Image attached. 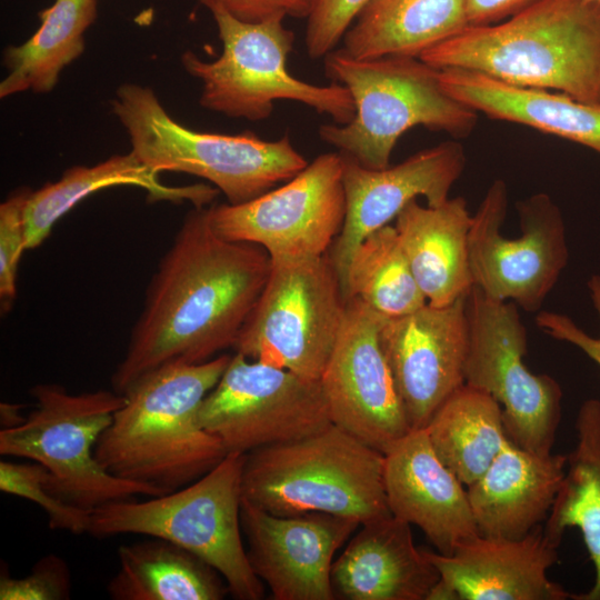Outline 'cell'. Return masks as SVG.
<instances>
[{
  "label": "cell",
  "instance_id": "cell-1",
  "mask_svg": "<svg viewBox=\"0 0 600 600\" xmlns=\"http://www.w3.org/2000/svg\"><path fill=\"white\" fill-rule=\"evenodd\" d=\"M270 271L266 249L219 236L209 208L190 210L148 284L113 390L124 394L159 368L202 363L233 349Z\"/></svg>",
  "mask_w": 600,
  "mask_h": 600
},
{
  "label": "cell",
  "instance_id": "cell-2",
  "mask_svg": "<svg viewBox=\"0 0 600 600\" xmlns=\"http://www.w3.org/2000/svg\"><path fill=\"white\" fill-rule=\"evenodd\" d=\"M231 357L219 354L202 363L169 364L137 380L96 444L97 461L118 478L152 486L163 493L209 472L228 451L201 427L199 409Z\"/></svg>",
  "mask_w": 600,
  "mask_h": 600
},
{
  "label": "cell",
  "instance_id": "cell-3",
  "mask_svg": "<svg viewBox=\"0 0 600 600\" xmlns=\"http://www.w3.org/2000/svg\"><path fill=\"white\" fill-rule=\"evenodd\" d=\"M423 62L600 104V3L537 0L504 22L468 27L424 51Z\"/></svg>",
  "mask_w": 600,
  "mask_h": 600
},
{
  "label": "cell",
  "instance_id": "cell-4",
  "mask_svg": "<svg viewBox=\"0 0 600 600\" xmlns=\"http://www.w3.org/2000/svg\"><path fill=\"white\" fill-rule=\"evenodd\" d=\"M323 64L326 76L350 91L356 112L348 123L320 126L318 134L362 167H389L397 141L416 126L466 138L477 124V111L448 94L440 70L420 58L356 59L338 49Z\"/></svg>",
  "mask_w": 600,
  "mask_h": 600
},
{
  "label": "cell",
  "instance_id": "cell-5",
  "mask_svg": "<svg viewBox=\"0 0 600 600\" xmlns=\"http://www.w3.org/2000/svg\"><path fill=\"white\" fill-rule=\"evenodd\" d=\"M384 454L331 423L244 456L242 499L277 516L326 512L360 524L391 514Z\"/></svg>",
  "mask_w": 600,
  "mask_h": 600
},
{
  "label": "cell",
  "instance_id": "cell-6",
  "mask_svg": "<svg viewBox=\"0 0 600 600\" xmlns=\"http://www.w3.org/2000/svg\"><path fill=\"white\" fill-rule=\"evenodd\" d=\"M111 111L128 133L131 151L157 172L208 180L228 203L248 202L283 183L308 162L290 138L264 140L253 133L199 132L173 119L149 87L120 84Z\"/></svg>",
  "mask_w": 600,
  "mask_h": 600
},
{
  "label": "cell",
  "instance_id": "cell-7",
  "mask_svg": "<svg viewBox=\"0 0 600 600\" xmlns=\"http://www.w3.org/2000/svg\"><path fill=\"white\" fill-rule=\"evenodd\" d=\"M244 453L228 454L209 472L176 491L146 501L119 500L91 510L88 533L97 538L136 533L161 538L194 553L224 579L239 600L263 597L241 537Z\"/></svg>",
  "mask_w": 600,
  "mask_h": 600
},
{
  "label": "cell",
  "instance_id": "cell-8",
  "mask_svg": "<svg viewBox=\"0 0 600 600\" xmlns=\"http://www.w3.org/2000/svg\"><path fill=\"white\" fill-rule=\"evenodd\" d=\"M202 6L212 14L222 53L213 61L191 50L181 56L183 69L202 83L201 107L257 122L272 114L276 101L291 100L329 116L337 124L352 120L354 102L344 86L309 83L288 71L294 33L283 24L284 18L246 22L216 3Z\"/></svg>",
  "mask_w": 600,
  "mask_h": 600
},
{
  "label": "cell",
  "instance_id": "cell-9",
  "mask_svg": "<svg viewBox=\"0 0 600 600\" xmlns=\"http://www.w3.org/2000/svg\"><path fill=\"white\" fill-rule=\"evenodd\" d=\"M34 409L26 420L0 430V453L29 459L47 469L46 486L54 496L92 510L137 494L157 497L161 490L109 473L94 448L126 397L114 390L72 394L57 383L30 389Z\"/></svg>",
  "mask_w": 600,
  "mask_h": 600
},
{
  "label": "cell",
  "instance_id": "cell-10",
  "mask_svg": "<svg viewBox=\"0 0 600 600\" xmlns=\"http://www.w3.org/2000/svg\"><path fill=\"white\" fill-rule=\"evenodd\" d=\"M347 300L329 252L271 260L267 283L233 347L246 358L320 380Z\"/></svg>",
  "mask_w": 600,
  "mask_h": 600
},
{
  "label": "cell",
  "instance_id": "cell-11",
  "mask_svg": "<svg viewBox=\"0 0 600 600\" xmlns=\"http://www.w3.org/2000/svg\"><path fill=\"white\" fill-rule=\"evenodd\" d=\"M466 309L464 383L499 402L513 443L531 452L551 453L561 420L562 391L552 377L527 368V330L517 304L491 299L473 286Z\"/></svg>",
  "mask_w": 600,
  "mask_h": 600
},
{
  "label": "cell",
  "instance_id": "cell-12",
  "mask_svg": "<svg viewBox=\"0 0 600 600\" xmlns=\"http://www.w3.org/2000/svg\"><path fill=\"white\" fill-rule=\"evenodd\" d=\"M509 202L507 183L494 180L472 214L469 263L473 286L499 301L538 311L566 268L569 251L559 207L547 193L517 203L521 236L501 234Z\"/></svg>",
  "mask_w": 600,
  "mask_h": 600
},
{
  "label": "cell",
  "instance_id": "cell-13",
  "mask_svg": "<svg viewBox=\"0 0 600 600\" xmlns=\"http://www.w3.org/2000/svg\"><path fill=\"white\" fill-rule=\"evenodd\" d=\"M228 452L248 453L316 433L331 419L319 380L237 353L199 409Z\"/></svg>",
  "mask_w": 600,
  "mask_h": 600
},
{
  "label": "cell",
  "instance_id": "cell-14",
  "mask_svg": "<svg viewBox=\"0 0 600 600\" xmlns=\"http://www.w3.org/2000/svg\"><path fill=\"white\" fill-rule=\"evenodd\" d=\"M209 211L219 236L256 243L271 260L323 256L346 217L342 157L322 153L280 187L244 203L213 204Z\"/></svg>",
  "mask_w": 600,
  "mask_h": 600
},
{
  "label": "cell",
  "instance_id": "cell-15",
  "mask_svg": "<svg viewBox=\"0 0 600 600\" xmlns=\"http://www.w3.org/2000/svg\"><path fill=\"white\" fill-rule=\"evenodd\" d=\"M384 316L347 299L343 323L320 378L331 422L386 453L411 427L380 343Z\"/></svg>",
  "mask_w": 600,
  "mask_h": 600
},
{
  "label": "cell",
  "instance_id": "cell-16",
  "mask_svg": "<svg viewBox=\"0 0 600 600\" xmlns=\"http://www.w3.org/2000/svg\"><path fill=\"white\" fill-rule=\"evenodd\" d=\"M466 299L444 307L427 302L413 312L382 321L380 343L411 429L426 428L439 407L464 384Z\"/></svg>",
  "mask_w": 600,
  "mask_h": 600
},
{
  "label": "cell",
  "instance_id": "cell-17",
  "mask_svg": "<svg viewBox=\"0 0 600 600\" xmlns=\"http://www.w3.org/2000/svg\"><path fill=\"white\" fill-rule=\"evenodd\" d=\"M240 518L249 563L274 600L336 599L333 557L358 521L326 512L277 516L243 499Z\"/></svg>",
  "mask_w": 600,
  "mask_h": 600
},
{
  "label": "cell",
  "instance_id": "cell-18",
  "mask_svg": "<svg viewBox=\"0 0 600 600\" xmlns=\"http://www.w3.org/2000/svg\"><path fill=\"white\" fill-rule=\"evenodd\" d=\"M340 154L346 217L329 256L343 290L347 270L358 244L373 231L389 224L418 197H424L430 207L448 200L449 191L463 172L466 154L461 143L444 141L384 169H369Z\"/></svg>",
  "mask_w": 600,
  "mask_h": 600
},
{
  "label": "cell",
  "instance_id": "cell-19",
  "mask_svg": "<svg viewBox=\"0 0 600 600\" xmlns=\"http://www.w3.org/2000/svg\"><path fill=\"white\" fill-rule=\"evenodd\" d=\"M440 579L427 600H566L571 594L551 581L558 547L540 524L520 539L478 534L452 554L423 550Z\"/></svg>",
  "mask_w": 600,
  "mask_h": 600
},
{
  "label": "cell",
  "instance_id": "cell-20",
  "mask_svg": "<svg viewBox=\"0 0 600 600\" xmlns=\"http://www.w3.org/2000/svg\"><path fill=\"white\" fill-rule=\"evenodd\" d=\"M383 454L393 517L419 527L441 554L479 534L468 492L434 452L426 428L411 429Z\"/></svg>",
  "mask_w": 600,
  "mask_h": 600
},
{
  "label": "cell",
  "instance_id": "cell-21",
  "mask_svg": "<svg viewBox=\"0 0 600 600\" xmlns=\"http://www.w3.org/2000/svg\"><path fill=\"white\" fill-rule=\"evenodd\" d=\"M360 526L333 561L336 599L427 600L440 574L414 546L411 524L389 514Z\"/></svg>",
  "mask_w": 600,
  "mask_h": 600
},
{
  "label": "cell",
  "instance_id": "cell-22",
  "mask_svg": "<svg viewBox=\"0 0 600 600\" xmlns=\"http://www.w3.org/2000/svg\"><path fill=\"white\" fill-rule=\"evenodd\" d=\"M567 456L528 451L510 439L467 492L480 536L520 539L544 521L561 487Z\"/></svg>",
  "mask_w": 600,
  "mask_h": 600
},
{
  "label": "cell",
  "instance_id": "cell-23",
  "mask_svg": "<svg viewBox=\"0 0 600 600\" xmlns=\"http://www.w3.org/2000/svg\"><path fill=\"white\" fill-rule=\"evenodd\" d=\"M472 214L462 197L437 207L410 201L394 228L413 277L428 303L444 307L473 288L469 263Z\"/></svg>",
  "mask_w": 600,
  "mask_h": 600
},
{
  "label": "cell",
  "instance_id": "cell-24",
  "mask_svg": "<svg viewBox=\"0 0 600 600\" xmlns=\"http://www.w3.org/2000/svg\"><path fill=\"white\" fill-rule=\"evenodd\" d=\"M444 91L491 119L528 126L600 154V104L561 92L523 88L461 68L439 71Z\"/></svg>",
  "mask_w": 600,
  "mask_h": 600
},
{
  "label": "cell",
  "instance_id": "cell-25",
  "mask_svg": "<svg viewBox=\"0 0 600 600\" xmlns=\"http://www.w3.org/2000/svg\"><path fill=\"white\" fill-rule=\"evenodd\" d=\"M117 186L139 187L147 191L151 201H189L193 207H206L220 192L203 183L166 186L160 181L159 172L142 163L132 151L112 156L94 166H73L58 181L31 191L24 208L27 250L39 247L54 223L81 200Z\"/></svg>",
  "mask_w": 600,
  "mask_h": 600
},
{
  "label": "cell",
  "instance_id": "cell-26",
  "mask_svg": "<svg viewBox=\"0 0 600 600\" xmlns=\"http://www.w3.org/2000/svg\"><path fill=\"white\" fill-rule=\"evenodd\" d=\"M468 27L467 0H372L346 32L341 50L356 59L419 58Z\"/></svg>",
  "mask_w": 600,
  "mask_h": 600
},
{
  "label": "cell",
  "instance_id": "cell-27",
  "mask_svg": "<svg viewBox=\"0 0 600 600\" xmlns=\"http://www.w3.org/2000/svg\"><path fill=\"white\" fill-rule=\"evenodd\" d=\"M119 568L107 590L113 600H221L228 590L208 562L152 537L118 548Z\"/></svg>",
  "mask_w": 600,
  "mask_h": 600
},
{
  "label": "cell",
  "instance_id": "cell-28",
  "mask_svg": "<svg viewBox=\"0 0 600 600\" xmlns=\"http://www.w3.org/2000/svg\"><path fill=\"white\" fill-rule=\"evenodd\" d=\"M577 444L567 456V470L543 533L559 548L567 528L580 529L594 567V583L577 600H600V401L586 400L576 419Z\"/></svg>",
  "mask_w": 600,
  "mask_h": 600
},
{
  "label": "cell",
  "instance_id": "cell-29",
  "mask_svg": "<svg viewBox=\"0 0 600 600\" xmlns=\"http://www.w3.org/2000/svg\"><path fill=\"white\" fill-rule=\"evenodd\" d=\"M96 17L97 0H56L42 10L32 37L3 51L8 74L0 83V97L52 91L61 71L83 53L84 33Z\"/></svg>",
  "mask_w": 600,
  "mask_h": 600
},
{
  "label": "cell",
  "instance_id": "cell-30",
  "mask_svg": "<svg viewBox=\"0 0 600 600\" xmlns=\"http://www.w3.org/2000/svg\"><path fill=\"white\" fill-rule=\"evenodd\" d=\"M426 430L439 459L467 487L488 470L509 439L499 402L466 383L439 407Z\"/></svg>",
  "mask_w": 600,
  "mask_h": 600
},
{
  "label": "cell",
  "instance_id": "cell-31",
  "mask_svg": "<svg viewBox=\"0 0 600 600\" xmlns=\"http://www.w3.org/2000/svg\"><path fill=\"white\" fill-rule=\"evenodd\" d=\"M343 293L387 318L408 314L428 301L419 288L394 226L367 236L352 253Z\"/></svg>",
  "mask_w": 600,
  "mask_h": 600
},
{
  "label": "cell",
  "instance_id": "cell-32",
  "mask_svg": "<svg viewBox=\"0 0 600 600\" xmlns=\"http://www.w3.org/2000/svg\"><path fill=\"white\" fill-rule=\"evenodd\" d=\"M47 469L38 463L0 462V490L40 506L52 530L73 534L88 533L91 510L71 504L50 492L46 486Z\"/></svg>",
  "mask_w": 600,
  "mask_h": 600
},
{
  "label": "cell",
  "instance_id": "cell-33",
  "mask_svg": "<svg viewBox=\"0 0 600 600\" xmlns=\"http://www.w3.org/2000/svg\"><path fill=\"white\" fill-rule=\"evenodd\" d=\"M32 190L21 187L0 204V309L11 310L17 294V270L26 247L24 208Z\"/></svg>",
  "mask_w": 600,
  "mask_h": 600
},
{
  "label": "cell",
  "instance_id": "cell-34",
  "mask_svg": "<svg viewBox=\"0 0 600 600\" xmlns=\"http://www.w3.org/2000/svg\"><path fill=\"white\" fill-rule=\"evenodd\" d=\"M372 0H312L304 32L310 59L333 51L358 16Z\"/></svg>",
  "mask_w": 600,
  "mask_h": 600
},
{
  "label": "cell",
  "instance_id": "cell-35",
  "mask_svg": "<svg viewBox=\"0 0 600 600\" xmlns=\"http://www.w3.org/2000/svg\"><path fill=\"white\" fill-rule=\"evenodd\" d=\"M71 578L67 562L56 554L41 558L23 578L1 570V600H64L70 598Z\"/></svg>",
  "mask_w": 600,
  "mask_h": 600
},
{
  "label": "cell",
  "instance_id": "cell-36",
  "mask_svg": "<svg viewBox=\"0 0 600 600\" xmlns=\"http://www.w3.org/2000/svg\"><path fill=\"white\" fill-rule=\"evenodd\" d=\"M587 284L600 319V274L591 276ZM536 323L550 337L578 347L600 366V337H591L569 317L557 312H539Z\"/></svg>",
  "mask_w": 600,
  "mask_h": 600
},
{
  "label": "cell",
  "instance_id": "cell-37",
  "mask_svg": "<svg viewBox=\"0 0 600 600\" xmlns=\"http://www.w3.org/2000/svg\"><path fill=\"white\" fill-rule=\"evenodd\" d=\"M222 7L234 18L246 22H261L271 18H307L312 0H198Z\"/></svg>",
  "mask_w": 600,
  "mask_h": 600
},
{
  "label": "cell",
  "instance_id": "cell-38",
  "mask_svg": "<svg viewBox=\"0 0 600 600\" xmlns=\"http://www.w3.org/2000/svg\"><path fill=\"white\" fill-rule=\"evenodd\" d=\"M537 0H467L469 27L489 26L508 19Z\"/></svg>",
  "mask_w": 600,
  "mask_h": 600
},
{
  "label": "cell",
  "instance_id": "cell-39",
  "mask_svg": "<svg viewBox=\"0 0 600 600\" xmlns=\"http://www.w3.org/2000/svg\"><path fill=\"white\" fill-rule=\"evenodd\" d=\"M21 406H16L13 403L2 402L0 406L1 412V427L2 428H12L21 424L26 418L20 414Z\"/></svg>",
  "mask_w": 600,
  "mask_h": 600
},
{
  "label": "cell",
  "instance_id": "cell-40",
  "mask_svg": "<svg viewBox=\"0 0 600 600\" xmlns=\"http://www.w3.org/2000/svg\"><path fill=\"white\" fill-rule=\"evenodd\" d=\"M589 1H593V2H599V3H600V0H589Z\"/></svg>",
  "mask_w": 600,
  "mask_h": 600
}]
</instances>
